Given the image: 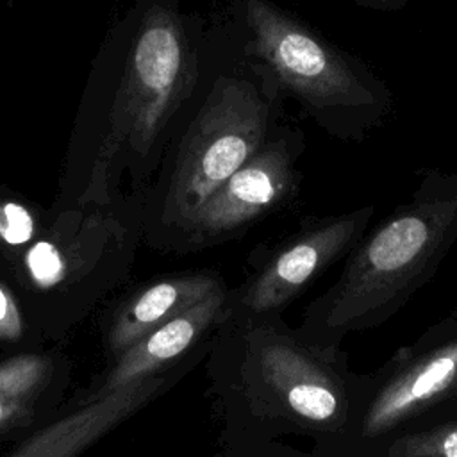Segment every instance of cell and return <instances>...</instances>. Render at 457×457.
Masks as SVG:
<instances>
[{
    "label": "cell",
    "mask_w": 457,
    "mask_h": 457,
    "mask_svg": "<svg viewBox=\"0 0 457 457\" xmlns=\"http://www.w3.org/2000/svg\"><path fill=\"white\" fill-rule=\"evenodd\" d=\"M305 148L302 129L280 123L268 141L170 234V243L180 252L225 245L289 205L303 180L298 161Z\"/></svg>",
    "instance_id": "cell-9"
},
{
    "label": "cell",
    "mask_w": 457,
    "mask_h": 457,
    "mask_svg": "<svg viewBox=\"0 0 457 457\" xmlns=\"http://www.w3.org/2000/svg\"><path fill=\"white\" fill-rule=\"evenodd\" d=\"M375 205L302 218L296 228L273 245H261L248 257V273L228 287L227 312L236 316H282L330 266L361 241Z\"/></svg>",
    "instance_id": "cell-8"
},
{
    "label": "cell",
    "mask_w": 457,
    "mask_h": 457,
    "mask_svg": "<svg viewBox=\"0 0 457 457\" xmlns=\"http://www.w3.org/2000/svg\"><path fill=\"white\" fill-rule=\"evenodd\" d=\"M211 70L171 157L157 221L166 236L236 173L282 121L286 98L255 62L237 55L212 21Z\"/></svg>",
    "instance_id": "cell-4"
},
{
    "label": "cell",
    "mask_w": 457,
    "mask_h": 457,
    "mask_svg": "<svg viewBox=\"0 0 457 457\" xmlns=\"http://www.w3.org/2000/svg\"><path fill=\"white\" fill-rule=\"evenodd\" d=\"M457 241V170L423 168L411 196L345 257L337 278L303 311L298 334L341 346L345 336L382 327L437 273Z\"/></svg>",
    "instance_id": "cell-2"
},
{
    "label": "cell",
    "mask_w": 457,
    "mask_h": 457,
    "mask_svg": "<svg viewBox=\"0 0 457 457\" xmlns=\"http://www.w3.org/2000/svg\"><path fill=\"white\" fill-rule=\"evenodd\" d=\"M36 221L30 211L18 202L0 204V241L9 246H21L34 237Z\"/></svg>",
    "instance_id": "cell-14"
},
{
    "label": "cell",
    "mask_w": 457,
    "mask_h": 457,
    "mask_svg": "<svg viewBox=\"0 0 457 457\" xmlns=\"http://www.w3.org/2000/svg\"><path fill=\"white\" fill-rule=\"evenodd\" d=\"M352 2L361 7L375 9V11H398L405 7L411 0H352Z\"/></svg>",
    "instance_id": "cell-16"
},
{
    "label": "cell",
    "mask_w": 457,
    "mask_h": 457,
    "mask_svg": "<svg viewBox=\"0 0 457 457\" xmlns=\"http://www.w3.org/2000/svg\"><path fill=\"white\" fill-rule=\"evenodd\" d=\"M218 457H312L303 450H298L295 446L284 445L282 441H270L262 445H252V446H230V448H220Z\"/></svg>",
    "instance_id": "cell-15"
},
{
    "label": "cell",
    "mask_w": 457,
    "mask_h": 457,
    "mask_svg": "<svg viewBox=\"0 0 457 457\" xmlns=\"http://www.w3.org/2000/svg\"><path fill=\"white\" fill-rule=\"evenodd\" d=\"M214 23L337 141L361 143L395 112L393 91L368 62L273 0H228Z\"/></svg>",
    "instance_id": "cell-3"
},
{
    "label": "cell",
    "mask_w": 457,
    "mask_h": 457,
    "mask_svg": "<svg viewBox=\"0 0 457 457\" xmlns=\"http://www.w3.org/2000/svg\"><path fill=\"white\" fill-rule=\"evenodd\" d=\"M227 295L228 286L107 361L87 386L68 396L4 457H82L205 361L227 314Z\"/></svg>",
    "instance_id": "cell-5"
},
{
    "label": "cell",
    "mask_w": 457,
    "mask_h": 457,
    "mask_svg": "<svg viewBox=\"0 0 457 457\" xmlns=\"http://www.w3.org/2000/svg\"><path fill=\"white\" fill-rule=\"evenodd\" d=\"M214 30L177 0H150L139 14L109 120L104 157L120 145L139 159L157 152L211 70Z\"/></svg>",
    "instance_id": "cell-6"
},
{
    "label": "cell",
    "mask_w": 457,
    "mask_h": 457,
    "mask_svg": "<svg viewBox=\"0 0 457 457\" xmlns=\"http://www.w3.org/2000/svg\"><path fill=\"white\" fill-rule=\"evenodd\" d=\"M457 418V303L382 366L361 373L350 423L325 455L380 457L396 437Z\"/></svg>",
    "instance_id": "cell-7"
},
{
    "label": "cell",
    "mask_w": 457,
    "mask_h": 457,
    "mask_svg": "<svg viewBox=\"0 0 457 457\" xmlns=\"http://www.w3.org/2000/svg\"><path fill=\"white\" fill-rule=\"evenodd\" d=\"M204 362L220 448L300 436L325 455L350 423L361 373L341 346L309 343L284 316L227 312Z\"/></svg>",
    "instance_id": "cell-1"
},
{
    "label": "cell",
    "mask_w": 457,
    "mask_h": 457,
    "mask_svg": "<svg viewBox=\"0 0 457 457\" xmlns=\"http://www.w3.org/2000/svg\"><path fill=\"white\" fill-rule=\"evenodd\" d=\"M223 287L227 282L216 270L170 273L137 287L116 305L104 323L102 350L105 359L120 357Z\"/></svg>",
    "instance_id": "cell-11"
},
{
    "label": "cell",
    "mask_w": 457,
    "mask_h": 457,
    "mask_svg": "<svg viewBox=\"0 0 457 457\" xmlns=\"http://www.w3.org/2000/svg\"><path fill=\"white\" fill-rule=\"evenodd\" d=\"M73 361L57 345L0 359V441H20L66 400Z\"/></svg>",
    "instance_id": "cell-10"
},
{
    "label": "cell",
    "mask_w": 457,
    "mask_h": 457,
    "mask_svg": "<svg viewBox=\"0 0 457 457\" xmlns=\"http://www.w3.org/2000/svg\"><path fill=\"white\" fill-rule=\"evenodd\" d=\"M380 457H457V418L393 439Z\"/></svg>",
    "instance_id": "cell-13"
},
{
    "label": "cell",
    "mask_w": 457,
    "mask_h": 457,
    "mask_svg": "<svg viewBox=\"0 0 457 457\" xmlns=\"http://www.w3.org/2000/svg\"><path fill=\"white\" fill-rule=\"evenodd\" d=\"M48 346L29 318L18 293L0 278V353H16Z\"/></svg>",
    "instance_id": "cell-12"
}]
</instances>
